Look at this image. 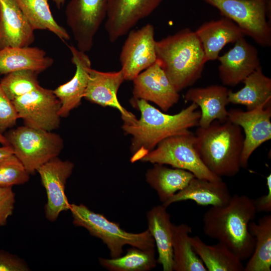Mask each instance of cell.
<instances>
[{
	"label": "cell",
	"mask_w": 271,
	"mask_h": 271,
	"mask_svg": "<svg viewBox=\"0 0 271 271\" xmlns=\"http://www.w3.org/2000/svg\"><path fill=\"white\" fill-rule=\"evenodd\" d=\"M195 32L202 45L206 62L217 59L226 44L245 36L234 22L225 17L204 23Z\"/></svg>",
	"instance_id": "7402d4cb"
},
{
	"label": "cell",
	"mask_w": 271,
	"mask_h": 271,
	"mask_svg": "<svg viewBox=\"0 0 271 271\" xmlns=\"http://www.w3.org/2000/svg\"><path fill=\"white\" fill-rule=\"evenodd\" d=\"M195 176L191 172L165 165L154 164L146 173V180L163 203L184 188Z\"/></svg>",
	"instance_id": "d4e9b609"
},
{
	"label": "cell",
	"mask_w": 271,
	"mask_h": 271,
	"mask_svg": "<svg viewBox=\"0 0 271 271\" xmlns=\"http://www.w3.org/2000/svg\"><path fill=\"white\" fill-rule=\"evenodd\" d=\"M271 104H262L249 110L230 109L227 119L239 126L244 132L243 148L240 159L241 168H246L254 151L271 139Z\"/></svg>",
	"instance_id": "7c38bea8"
},
{
	"label": "cell",
	"mask_w": 271,
	"mask_h": 271,
	"mask_svg": "<svg viewBox=\"0 0 271 271\" xmlns=\"http://www.w3.org/2000/svg\"><path fill=\"white\" fill-rule=\"evenodd\" d=\"M35 71L22 70L6 74L0 81V86L11 100L28 93L40 85Z\"/></svg>",
	"instance_id": "1f68e13d"
},
{
	"label": "cell",
	"mask_w": 271,
	"mask_h": 271,
	"mask_svg": "<svg viewBox=\"0 0 271 271\" xmlns=\"http://www.w3.org/2000/svg\"><path fill=\"white\" fill-rule=\"evenodd\" d=\"M167 208L162 205L153 207L146 214L148 228L158 252L157 262L164 271L173 270L172 241L174 224Z\"/></svg>",
	"instance_id": "603a6c76"
},
{
	"label": "cell",
	"mask_w": 271,
	"mask_h": 271,
	"mask_svg": "<svg viewBox=\"0 0 271 271\" xmlns=\"http://www.w3.org/2000/svg\"><path fill=\"white\" fill-rule=\"evenodd\" d=\"M190 242L208 271H243L242 261L223 243L209 245L198 236H190Z\"/></svg>",
	"instance_id": "484cf974"
},
{
	"label": "cell",
	"mask_w": 271,
	"mask_h": 271,
	"mask_svg": "<svg viewBox=\"0 0 271 271\" xmlns=\"http://www.w3.org/2000/svg\"><path fill=\"white\" fill-rule=\"evenodd\" d=\"M248 227L254 237L255 246L244 271H270L271 215L262 216L257 223L251 221Z\"/></svg>",
	"instance_id": "83f0119b"
},
{
	"label": "cell",
	"mask_w": 271,
	"mask_h": 271,
	"mask_svg": "<svg viewBox=\"0 0 271 271\" xmlns=\"http://www.w3.org/2000/svg\"><path fill=\"white\" fill-rule=\"evenodd\" d=\"M15 203V194L12 187L0 186V226L7 224L13 214Z\"/></svg>",
	"instance_id": "e575fe53"
},
{
	"label": "cell",
	"mask_w": 271,
	"mask_h": 271,
	"mask_svg": "<svg viewBox=\"0 0 271 271\" xmlns=\"http://www.w3.org/2000/svg\"><path fill=\"white\" fill-rule=\"evenodd\" d=\"M5 136L14 155L30 174L57 157L63 148V139L59 134L25 125L11 129Z\"/></svg>",
	"instance_id": "8992f818"
},
{
	"label": "cell",
	"mask_w": 271,
	"mask_h": 271,
	"mask_svg": "<svg viewBox=\"0 0 271 271\" xmlns=\"http://www.w3.org/2000/svg\"><path fill=\"white\" fill-rule=\"evenodd\" d=\"M53 59L37 47H7L0 49V74L30 70L39 73L52 66Z\"/></svg>",
	"instance_id": "cb8c5ba5"
},
{
	"label": "cell",
	"mask_w": 271,
	"mask_h": 271,
	"mask_svg": "<svg viewBox=\"0 0 271 271\" xmlns=\"http://www.w3.org/2000/svg\"><path fill=\"white\" fill-rule=\"evenodd\" d=\"M110 0H71L65 10L66 23L77 48L91 50L94 37L106 17Z\"/></svg>",
	"instance_id": "9c48e42d"
},
{
	"label": "cell",
	"mask_w": 271,
	"mask_h": 271,
	"mask_svg": "<svg viewBox=\"0 0 271 271\" xmlns=\"http://www.w3.org/2000/svg\"><path fill=\"white\" fill-rule=\"evenodd\" d=\"M0 143L3 146H9L10 144L5 136L0 133Z\"/></svg>",
	"instance_id": "f35d334b"
},
{
	"label": "cell",
	"mask_w": 271,
	"mask_h": 271,
	"mask_svg": "<svg viewBox=\"0 0 271 271\" xmlns=\"http://www.w3.org/2000/svg\"><path fill=\"white\" fill-rule=\"evenodd\" d=\"M156 41L151 24L129 31L119 56L125 80L132 81L156 61Z\"/></svg>",
	"instance_id": "8fae6325"
},
{
	"label": "cell",
	"mask_w": 271,
	"mask_h": 271,
	"mask_svg": "<svg viewBox=\"0 0 271 271\" xmlns=\"http://www.w3.org/2000/svg\"><path fill=\"white\" fill-rule=\"evenodd\" d=\"M34 31L16 0H0V49L29 46Z\"/></svg>",
	"instance_id": "ac0fdd59"
},
{
	"label": "cell",
	"mask_w": 271,
	"mask_h": 271,
	"mask_svg": "<svg viewBox=\"0 0 271 271\" xmlns=\"http://www.w3.org/2000/svg\"><path fill=\"white\" fill-rule=\"evenodd\" d=\"M267 193L253 199L257 213L271 212V174L266 177Z\"/></svg>",
	"instance_id": "8d00e7d4"
},
{
	"label": "cell",
	"mask_w": 271,
	"mask_h": 271,
	"mask_svg": "<svg viewBox=\"0 0 271 271\" xmlns=\"http://www.w3.org/2000/svg\"><path fill=\"white\" fill-rule=\"evenodd\" d=\"M155 248L143 250L136 247L129 248L123 256L116 258L99 257L100 265L109 271H149L157 262Z\"/></svg>",
	"instance_id": "4dcf8cb0"
},
{
	"label": "cell",
	"mask_w": 271,
	"mask_h": 271,
	"mask_svg": "<svg viewBox=\"0 0 271 271\" xmlns=\"http://www.w3.org/2000/svg\"><path fill=\"white\" fill-rule=\"evenodd\" d=\"M34 30H47L63 41L70 39L67 31L55 20L48 0H16Z\"/></svg>",
	"instance_id": "f546056e"
},
{
	"label": "cell",
	"mask_w": 271,
	"mask_h": 271,
	"mask_svg": "<svg viewBox=\"0 0 271 271\" xmlns=\"http://www.w3.org/2000/svg\"><path fill=\"white\" fill-rule=\"evenodd\" d=\"M124 80L121 69L118 71L102 72L91 68L83 98L103 107L117 109L123 121L134 119L136 116L120 104L117 97L118 89Z\"/></svg>",
	"instance_id": "e0dca14e"
},
{
	"label": "cell",
	"mask_w": 271,
	"mask_h": 271,
	"mask_svg": "<svg viewBox=\"0 0 271 271\" xmlns=\"http://www.w3.org/2000/svg\"><path fill=\"white\" fill-rule=\"evenodd\" d=\"M157 60L171 84L179 92L201 77L206 63L195 32L185 28L156 41Z\"/></svg>",
	"instance_id": "3957f363"
},
{
	"label": "cell",
	"mask_w": 271,
	"mask_h": 271,
	"mask_svg": "<svg viewBox=\"0 0 271 271\" xmlns=\"http://www.w3.org/2000/svg\"><path fill=\"white\" fill-rule=\"evenodd\" d=\"M68 48L72 55V62L76 66V72L70 81L53 90L61 103L60 117L67 116L72 110L81 104L91 68L90 60L85 52L73 46L69 45Z\"/></svg>",
	"instance_id": "d6986e66"
},
{
	"label": "cell",
	"mask_w": 271,
	"mask_h": 271,
	"mask_svg": "<svg viewBox=\"0 0 271 271\" xmlns=\"http://www.w3.org/2000/svg\"><path fill=\"white\" fill-rule=\"evenodd\" d=\"M228 91L226 87L219 85L191 88L187 91L185 101L195 103L201 109L199 127L206 128L215 120L227 119Z\"/></svg>",
	"instance_id": "44dd1931"
},
{
	"label": "cell",
	"mask_w": 271,
	"mask_h": 271,
	"mask_svg": "<svg viewBox=\"0 0 271 271\" xmlns=\"http://www.w3.org/2000/svg\"><path fill=\"white\" fill-rule=\"evenodd\" d=\"M222 17L234 22L244 35L262 47L271 46V27L266 20L270 0H203Z\"/></svg>",
	"instance_id": "ba28073f"
},
{
	"label": "cell",
	"mask_w": 271,
	"mask_h": 271,
	"mask_svg": "<svg viewBox=\"0 0 271 271\" xmlns=\"http://www.w3.org/2000/svg\"><path fill=\"white\" fill-rule=\"evenodd\" d=\"M69 210L73 224L84 227L91 235L100 239L108 248L111 258L121 256L125 245L143 250L155 248L154 239L148 229L138 233L127 232L118 223L110 221L83 204H70Z\"/></svg>",
	"instance_id": "5b68a950"
},
{
	"label": "cell",
	"mask_w": 271,
	"mask_h": 271,
	"mask_svg": "<svg viewBox=\"0 0 271 271\" xmlns=\"http://www.w3.org/2000/svg\"><path fill=\"white\" fill-rule=\"evenodd\" d=\"M12 101L25 125L47 131L59 126L61 103L53 90L40 86Z\"/></svg>",
	"instance_id": "30bf717a"
},
{
	"label": "cell",
	"mask_w": 271,
	"mask_h": 271,
	"mask_svg": "<svg viewBox=\"0 0 271 271\" xmlns=\"http://www.w3.org/2000/svg\"><path fill=\"white\" fill-rule=\"evenodd\" d=\"M30 175L14 154L0 161V186L23 185L29 180Z\"/></svg>",
	"instance_id": "d6a6232c"
},
{
	"label": "cell",
	"mask_w": 271,
	"mask_h": 271,
	"mask_svg": "<svg viewBox=\"0 0 271 271\" xmlns=\"http://www.w3.org/2000/svg\"><path fill=\"white\" fill-rule=\"evenodd\" d=\"M19 118L12 101L8 97L0 86V133L16 125Z\"/></svg>",
	"instance_id": "836d02e7"
},
{
	"label": "cell",
	"mask_w": 271,
	"mask_h": 271,
	"mask_svg": "<svg viewBox=\"0 0 271 271\" xmlns=\"http://www.w3.org/2000/svg\"><path fill=\"white\" fill-rule=\"evenodd\" d=\"M220 79L224 85L234 86L260 67L258 51L244 37L234 47L217 58Z\"/></svg>",
	"instance_id": "2e32d148"
},
{
	"label": "cell",
	"mask_w": 271,
	"mask_h": 271,
	"mask_svg": "<svg viewBox=\"0 0 271 271\" xmlns=\"http://www.w3.org/2000/svg\"><path fill=\"white\" fill-rule=\"evenodd\" d=\"M256 213L253 199L234 194L226 205L211 206L205 212L204 233L223 243L242 261L248 259L255 246L254 237L248 227Z\"/></svg>",
	"instance_id": "7a4b0ae2"
},
{
	"label": "cell",
	"mask_w": 271,
	"mask_h": 271,
	"mask_svg": "<svg viewBox=\"0 0 271 271\" xmlns=\"http://www.w3.org/2000/svg\"><path fill=\"white\" fill-rule=\"evenodd\" d=\"M196 137L191 131L169 137L159 143L140 161L169 165L192 173L195 177L211 181L221 179L204 165L197 151Z\"/></svg>",
	"instance_id": "52a82bcc"
},
{
	"label": "cell",
	"mask_w": 271,
	"mask_h": 271,
	"mask_svg": "<svg viewBox=\"0 0 271 271\" xmlns=\"http://www.w3.org/2000/svg\"><path fill=\"white\" fill-rule=\"evenodd\" d=\"M74 167L71 161H63L57 157L43 165L37 171L46 192L45 214L49 221H55L62 212L70 209V204L65 189Z\"/></svg>",
	"instance_id": "4fadbf2b"
},
{
	"label": "cell",
	"mask_w": 271,
	"mask_h": 271,
	"mask_svg": "<svg viewBox=\"0 0 271 271\" xmlns=\"http://www.w3.org/2000/svg\"><path fill=\"white\" fill-rule=\"evenodd\" d=\"M13 154H14V151L10 145L0 147V161Z\"/></svg>",
	"instance_id": "74e56055"
},
{
	"label": "cell",
	"mask_w": 271,
	"mask_h": 271,
	"mask_svg": "<svg viewBox=\"0 0 271 271\" xmlns=\"http://www.w3.org/2000/svg\"><path fill=\"white\" fill-rule=\"evenodd\" d=\"M231 197L229 189L222 179L211 181L194 177L184 188L162 205L167 208L175 202L191 200L201 206H223L229 202Z\"/></svg>",
	"instance_id": "ffe728a7"
},
{
	"label": "cell",
	"mask_w": 271,
	"mask_h": 271,
	"mask_svg": "<svg viewBox=\"0 0 271 271\" xmlns=\"http://www.w3.org/2000/svg\"><path fill=\"white\" fill-rule=\"evenodd\" d=\"M191 227L185 223L174 224L172 241L173 270L207 271L190 242Z\"/></svg>",
	"instance_id": "f1b7e54d"
},
{
	"label": "cell",
	"mask_w": 271,
	"mask_h": 271,
	"mask_svg": "<svg viewBox=\"0 0 271 271\" xmlns=\"http://www.w3.org/2000/svg\"><path fill=\"white\" fill-rule=\"evenodd\" d=\"M242 82L244 86L239 90H229V103L244 105L247 110L271 104V79L263 74L261 66Z\"/></svg>",
	"instance_id": "4316f807"
},
{
	"label": "cell",
	"mask_w": 271,
	"mask_h": 271,
	"mask_svg": "<svg viewBox=\"0 0 271 271\" xmlns=\"http://www.w3.org/2000/svg\"><path fill=\"white\" fill-rule=\"evenodd\" d=\"M27 262L18 256L0 250V271H30Z\"/></svg>",
	"instance_id": "d590c367"
},
{
	"label": "cell",
	"mask_w": 271,
	"mask_h": 271,
	"mask_svg": "<svg viewBox=\"0 0 271 271\" xmlns=\"http://www.w3.org/2000/svg\"><path fill=\"white\" fill-rule=\"evenodd\" d=\"M242 131L228 119L215 120L208 127L197 129V151L206 167L215 175L232 177L240 171L244 139Z\"/></svg>",
	"instance_id": "277c9868"
},
{
	"label": "cell",
	"mask_w": 271,
	"mask_h": 271,
	"mask_svg": "<svg viewBox=\"0 0 271 271\" xmlns=\"http://www.w3.org/2000/svg\"><path fill=\"white\" fill-rule=\"evenodd\" d=\"M130 103L141 113L140 119L123 121L122 126L123 131L132 136V163L140 161L163 140L187 133L199 125L201 113L193 102L175 114L165 113L143 99L132 98Z\"/></svg>",
	"instance_id": "6da1fadb"
},
{
	"label": "cell",
	"mask_w": 271,
	"mask_h": 271,
	"mask_svg": "<svg viewBox=\"0 0 271 271\" xmlns=\"http://www.w3.org/2000/svg\"><path fill=\"white\" fill-rule=\"evenodd\" d=\"M162 0H110L105 28L111 42L125 35L150 15Z\"/></svg>",
	"instance_id": "9a60e30c"
},
{
	"label": "cell",
	"mask_w": 271,
	"mask_h": 271,
	"mask_svg": "<svg viewBox=\"0 0 271 271\" xmlns=\"http://www.w3.org/2000/svg\"><path fill=\"white\" fill-rule=\"evenodd\" d=\"M132 81L133 98L152 102L165 112L179 99V92L170 82L157 60Z\"/></svg>",
	"instance_id": "5bb4252c"
}]
</instances>
